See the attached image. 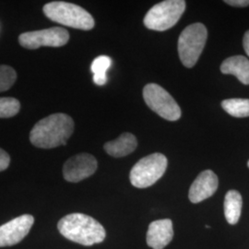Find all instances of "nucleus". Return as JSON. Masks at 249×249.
Segmentation results:
<instances>
[{
    "label": "nucleus",
    "mask_w": 249,
    "mask_h": 249,
    "mask_svg": "<svg viewBox=\"0 0 249 249\" xmlns=\"http://www.w3.org/2000/svg\"><path fill=\"white\" fill-rule=\"evenodd\" d=\"M74 131V121L66 114L57 113L37 122L30 133V141L41 149H53L66 145Z\"/></svg>",
    "instance_id": "f257e3e1"
},
{
    "label": "nucleus",
    "mask_w": 249,
    "mask_h": 249,
    "mask_svg": "<svg viewBox=\"0 0 249 249\" xmlns=\"http://www.w3.org/2000/svg\"><path fill=\"white\" fill-rule=\"evenodd\" d=\"M57 228L64 237L85 247L100 244L107 236L104 226L86 214H69L58 222Z\"/></svg>",
    "instance_id": "f03ea898"
},
{
    "label": "nucleus",
    "mask_w": 249,
    "mask_h": 249,
    "mask_svg": "<svg viewBox=\"0 0 249 249\" xmlns=\"http://www.w3.org/2000/svg\"><path fill=\"white\" fill-rule=\"evenodd\" d=\"M43 10L49 19L65 26L89 31L95 24L94 18L89 12L76 4L53 1L45 4Z\"/></svg>",
    "instance_id": "7ed1b4c3"
},
{
    "label": "nucleus",
    "mask_w": 249,
    "mask_h": 249,
    "mask_svg": "<svg viewBox=\"0 0 249 249\" xmlns=\"http://www.w3.org/2000/svg\"><path fill=\"white\" fill-rule=\"evenodd\" d=\"M208 31L204 24L194 23L181 33L178 39V53L182 64L193 68L204 49Z\"/></svg>",
    "instance_id": "20e7f679"
},
{
    "label": "nucleus",
    "mask_w": 249,
    "mask_h": 249,
    "mask_svg": "<svg viewBox=\"0 0 249 249\" xmlns=\"http://www.w3.org/2000/svg\"><path fill=\"white\" fill-rule=\"evenodd\" d=\"M186 10V1L166 0L153 6L144 18V25L152 31L163 32L175 26Z\"/></svg>",
    "instance_id": "39448f33"
},
{
    "label": "nucleus",
    "mask_w": 249,
    "mask_h": 249,
    "mask_svg": "<svg viewBox=\"0 0 249 249\" xmlns=\"http://www.w3.org/2000/svg\"><path fill=\"white\" fill-rule=\"evenodd\" d=\"M167 164V158L161 153H152L144 157L130 171L131 184L138 188L151 187L164 175Z\"/></svg>",
    "instance_id": "423d86ee"
},
{
    "label": "nucleus",
    "mask_w": 249,
    "mask_h": 249,
    "mask_svg": "<svg viewBox=\"0 0 249 249\" xmlns=\"http://www.w3.org/2000/svg\"><path fill=\"white\" fill-rule=\"evenodd\" d=\"M146 105L160 117L168 121H177L181 117V109L166 89L155 83L147 84L143 89Z\"/></svg>",
    "instance_id": "0eeeda50"
},
{
    "label": "nucleus",
    "mask_w": 249,
    "mask_h": 249,
    "mask_svg": "<svg viewBox=\"0 0 249 249\" xmlns=\"http://www.w3.org/2000/svg\"><path fill=\"white\" fill-rule=\"evenodd\" d=\"M70 40L69 32L61 27L27 32L18 36V43L26 49L35 50L42 46L61 47Z\"/></svg>",
    "instance_id": "6e6552de"
},
{
    "label": "nucleus",
    "mask_w": 249,
    "mask_h": 249,
    "mask_svg": "<svg viewBox=\"0 0 249 249\" xmlns=\"http://www.w3.org/2000/svg\"><path fill=\"white\" fill-rule=\"evenodd\" d=\"M98 162L89 153H80L67 160L63 166V177L71 183H78L91 177L97 170Z\"/></svg>",
    "instance_id": "1a4fd4ad"
},
{
    "label": "nucleus",
    "mask_w": 249,
    "mask_h": 249,
    "mask_svg": "<svg viewBox=\"0 0 249 249\" xmlns=\"http://www.w3.org/2000/svg\"><path fill=\"white\" fill-rule=\"evenodd\" d=\"M35 218L24 214L0 226V248L17 245L29 233Z\"/></svg>",
    "instance_id": "9d476101"
},
{
    "label": "nucleus",
    "mask_w": 249,
    "mask_h": 249,
    "mask_svg": "<svg viewBox=\"0 0 249 249\" xmlns=\"http://www.w3.org/2000/svg\"><path fill=\"white\" fill-rule=\"evenodd\" d=\"M219 185L218 178L212 170L201 172L192 183L188 197L192 203H199L211 197L216 192Z\"/></svg>",
    "instance_id": "9b49d317"
},
{
    "label": "nucleus",
    "mask_w": 249,
    "mask_h": 249,
    "mask_svg": "<svg viewBox=\"0 0 249 249\" xmlns=\"http://www.w3.org/2000/svg\"><path fill=\"white\" fill-rule=\"evenodd\" d=\"M174 237L173 223L169 219L154 221L149 225L147 244L153 249H163Z\"/></svg>",
    "instance_id": "f8f14e48"
},
{
    "label": "nucleus",
    "mask_w": 249,
    "mask_h": 249,
    "mask_svg": "<svg viewBox=\"0 0 249 249\" xmlns=\"http://www.w3.org/2000/svg\"><path fill=\"white\" fill-rule=\"evenodd\" d=\"M138 146V141L133 134H121L116 140L108 142L105 144L104 148L107 153L115 158L124 157L132 153Z\"/></svg>",
    "instance_id": "ddd939ff"
},
{
    "label": "nucleus",
    "mask_w": 249,
    "mask_h": 249,
    "mask_svg": "<svg viewBox=\"0 0 249 249\" xmlns=\"http://www.w3.org/2000/svg\"><path fill=\"white\" fill-rule=\"evenodd\" d=\"M223 74L235 76L241 83L249 85V60L244 55H233L226 58L221 65Z\"/></svg>",
    "instance_id": "4468645a"
},
{
    "label": "nucleus",
    "mask_w": 249,
    "mask_h": 249,
    "mask_svg": "<svg viewBox=\"0 0 249 249\" xmlns=\"http://www.w3.org/2000/svg\"><path fill=\"white\" fill-rule=\"evenodd\" d=\"M242 196L236 190H230L224 198V215L226 221L231 225L238 223L242 212Z\"/></svg>",
    "instance_id": "2eb2a0df"
},
{
    "label": "nucleus",
    "mask_w": 249,
    "mask_h": 249,
    "mask_svg": "<svg viewBox=\"0 0 249 249\" xmlns=\"http://www.w3.org/2000/svg\"><path fill=\"white\" fill-rule=\"evenodd\" d=\"M112 65V59L107 55H100L91 63L90 71L93 73V81L99 86L107 83V72Z\"/></svg>",
    "instance_id": "dca6fc26"
},
{
    "label": "nucleus",
    "mask_w": 249,
    "mask_h": 249,
    "mask_svg": "<svg viewBox=\"0 0 249 249\" xmlns=\"http://www.w3.org/2000/svg\"><path fill=\"white\" fill-rule=\"evenodd\" d=\"M223 110L234 117L249 116V99H227L222 103Z\"/></svg>",
    "instance_id": "f3484780"
},
{
    "label": "nucleus",
    "mask_w": 249,
    "mask_h": 249,
    "mask_svg": "<svg viewBox=\"0 0 249 249\" xmlns=\"http://www.w3.org/2000/svg\"><path fill=\"white\" fill-rule=\"evenodd\" d=\"M20 104L17 99L11 97L0 98V118H9L19 112Z\"/></svg>",
    "instance_id": "a211bd4d"
},
{
    "label": "nucleus",
    "mask_w": 249,
    "mask_h": 249,
    "mask_svg": "<svg viewBox=\"0 0 249 249\" xmlns=\"http://www.w3.org/2000/svg\"><path fill=\"white\" fill-rule=\"evenodd\" d=\"M17 80L14 69L7 65H0V92L10 89Z\"/></svg>",
    "instance_id": "6ab92c4d"
},
{
    "label": "nucleus",
    "mask_w": 249,
    "mask_h": 249,
    "mask_svg": "<svg viewBox=\"0 0 249 249\" xmlns=\"http://www.w3.org/2000/svg\"><path fill=\"white\" fill-rule=\"evenodd\" d=\"M10 163V157L7 151L0 148V172L8 169Z\"/></svg>",
    "instance_id": "aec40b11"
},
{
    "label": "nucleus",
    "mask_w": 249,
    "mask_h": 249,
    "mask_svg": "<svg viewBox=\"0 0 249 249\" xmlns=\"http://www.w3.org/2000/svg\"><path fill=\"white\" fill-rule=\"evenodd\" d=\"M224 2L230 6L238 7V8H244V7L249 6V0H226Z\"/></svg>",
    "instance_id": "412c9836"
},
{
    "label": "nucleus",
    "mask_w": 249,
    "mask_h": 249,
    "mask_svg": "<svg viewBox=\"0 0 249 249\" xmlns=\"http://www.w3.org/2000/svg\"><path fill=\"white\" fill-rule=\"evenodd\" d=\"M243 45H244V49L246 51V53L249 56V31H248L245 36H244V39H243Z\"/></svg>",
    "instance_id": "4be33fe9"
},
{
    "label": "nucleus",
    "mask_w": 249,
    "mask_h": 249,
    "mask_svg": "<svg viewBox=\"0 0 249 249\" xmlns=\"http://www.w3.org/2000/svg\"><path fill=\"white\" fill-rule=\"evenodd\" d=\"M248 166H249V161H248Z\"/></svg>",
    "instance_id": "5701e85b"
}]
</instances>
